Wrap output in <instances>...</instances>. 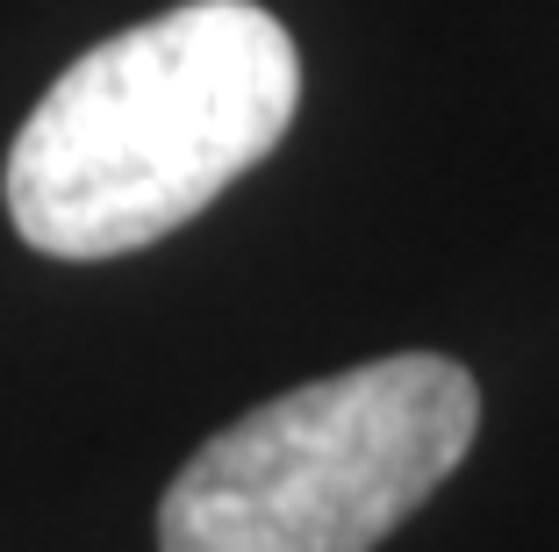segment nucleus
<instances>
[{"instance_id": "1", "label": "nucleus", "mask_w": 559, "mask_h": 552, "mask_svg": "<svg viewBox=\"0 0 559 552\" xmlns=\"http://www.w3.org/2000/svg\"><path fill=\"white\" fill-rule=\"evenodd\" d=\"M301 58L251 0H187L72 58L8 151V215L44 259H122L194 223L287 137Z\"/></svg>"}, {"instance_id": "2", "label": "nucleus", "mask_w": 559, "mask_h": 552, "mask_svg": "<svg viewBox=\"0 0 559 552\" xmlns=\"http://www.w3.org/2000/svg\"><path fill=\"white\" fill-rule=\"evenodd\" d=\"M480 388L438 352L309 380L215 431L158 503V552H373L452 481Z\"/></svg>"}]
</instances>
